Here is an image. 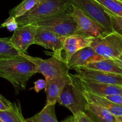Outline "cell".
<instances>
[{
    "label": "cell",
    "instance_id": "1",
    "mask_svg": "<svg viewBox=\"0 0 122 122\" xmlns=\"http://www.w3.org/2000/svg\"><path fill=\"white\" fill-rule=\"evenodd\" d=\"M36 73L34 64L20 54L0 58V77L11 83L17 94L25 90L29 80Z\"/></svg>",
    "mask_w": 122,
    "mask_h": 122
},
{
    "label": "cell",
    "instance_id": "2",
    "mask_svg": "<svg viewBox=\"0 0 122 122\" xmlns=\"http://www.w3.org/2000/svg\"><path fill=\"white\" fill-rule=\"evenodd\" d=\"M67 0H40L30 10L17 18L19 26L31 24L40 19L70 11Z\"/></svg>",
    "mask_w": 122,
    "mask_h": 122
},
{
    "label": "cell",
    "instance_id": "3",
    "mask_svg": "<svg viewBox=\"0 0 122 122\" xmlns=\"http://www.w3.org/2000/svg\"><path fill=\"white\" fill-rule=\"evenodd\" d=\"M83 88L76 76L70 74V78L66 84L58 98V102L75 116L79 112H85L88 103L83 93Z\"/></svg>",
    "mask_w": 122,
    "mask_h": 122
},
{
    "label": "cell",
    "instance_id": "4",
    "mask_svg": "<svg viewBox=\"0 0 122 122\" xmlns=\"http://www.w3.org/2000/svg\"><path fill=\"white\" fill-rule=\"evenodd\" d=\"M20 54L33 63L37 73H41L45 80L69 73L70 69L66 61L62 57L61 52H53L52 57L48 59L32 57L22 52Z\"/></svg>",
    "mask_w": 122,
    "mask_h": 122
},
{
    "label": "cell",
    "instance_id": "5",
    "mask_svg": "<svg viewBox=\"0 0 122 122\" xmlns=\"http://www.w3.org/2000/svg\"><path fill=\"white\" fill-rule=\"evenodd\" d=\"M31 24L54 32L60 36H69L77 32V24L70 11L44 18Z\"/></svg>",
    "mask_w": 122,
    "mask_h": 122
},
{
    "label": "cell",
    "instance_id": "6",
    "mask_svg": "<svg viewBox=\"0 0 122 122\" xmlns=\"http://www.w3.org/2000/svg\"><path fill=\"white\" fill-rule=\"evenodd\" d=\"M90 46L105 58H117L122 55V34L113 31L94 37Z\"/></svg>",
    "mask_w": 122,
    "mask_h": 122
},
{
    "label": "cell",
    "instance_id": "7",
    "mask_svg": "<svg viewBox=\"0 0 122 122\" xmlns=\"http://www.w3.org/2000/svg\"><path fill=\"white\" fill-rule=\"evenodd\" d=\"M71 5L77 7L89 17L102 26L107 33L113 32L110 19L106 8L95 0H67Z\"/></svg>",
    "mask_w": 122,
    "mask_h": 122
},
{
    "label": "cell",
    "instance_id": "8",
    "mask_svg": "<svg viewBox=\"0 0 122 122\" xmlns=\"http://www.w3.org/2000/svg\"><path fill=\"white\" fill-rule=\"evenodd\" d=\"M71 14L77 24L76 33L97 37L104 33H107L102 26L89 17L77 7L72 6Z\"/></svg>",
    "mask_w": 122,
    "mask_h": 122
},
{
    "label": "cell",
    "instance_id": "9",
    "mask_svg": "<svg viewBox=\"0 0 122 122\" xmlns=\"http://www.w3.org/2000/svg\"><path fill=\"white\" fill-rule=\"evenodd\" d=\"M37 28L33 24L19 26L14 31L10 38V42L20 52L27 54L29 47L35 44V37Z\"/></svg>",
    "mask_w": 122,
    "mask_h": 122
},
{
    "label": "cell",
    "instance_id": "10",
    "mask_svg": "<svg viewBox=\"0 0 122 122\" xmlns=\"http://www.w3.org/2000/svg\"><path fill=\"white\" fill-rule=\"evenodd\" d=\"M73 70L78 76L83 78L122 87V74L92 70L85 67H75Z\"/></svg>",
    "mask_w": 122,
    "mask_h": 122
},
{
    "label": "cell",
    "instance_id": "11",
    "mask_svg": "<svg viewBox=\"0 0 122 122\" xmlns=\"http://www.w3.org/2000/svg\"><path fill=\"white\" fill-rule=\"evenodd\" d=\"M74 75L76 76L83 90L88 92L102 97L114 94H122V87L87 79L78 76L77 74Z\"/></svg>",
    "mask_w": 122,
    "mask_h": 122
},
{
    "label": "cell",
    "instance_id": "12",
    "mask_svg": "<svg viewBox=\"0 0 122 122\" xmlns=\"http://www.w3.org/2000/svg\"><path fill=\"white\" fill-rule=\"evenodd\" d=\"M65 39L66 37L60 36L51 31L38 27L34 44L52 50L53 52H62Z\"/></svg>",
    "mask_w": 122,
    "mask_h": 122
},
{
    "label": "cell",
    "instance_id": "13",
    "mask_svg": "<svg viewBox=\"0 0 122 122\" xmlns=\"http://www.w3.org/2000/svg\"><path fill=\"white\" fill-rule=\"evenodd\" d=\"M70 78V74L57 76L45 80V92L46 95V104H56L66 84Z\"/></svg>",
    "mask_w": 122,
    "mask_h": 122
},
{
    "label": "cell",
    "instance_id": "14",
    "mask_svg": "<svg viewBox=\"0 0 122 122\" xmlns=\"http://www.w3.org/2000/svg\"><path fill=\"white\" fill-rule=\"evenodd\" d=\"M94 37L89 36L81 33H75L66 37L63 45L65 52V60L69 61L73 54L81 49L90 46Z\"/></svg>",
    "mask_w": 122,
    "mask_h": 122
},
{
    "label": "cell",
    "instance_id": "15",
    "mask_svg": "<svg viewBox=\"0 0 122 122\" xmlns=\"http://www.w3.org/2000/svg\"><path fill=\"white\" fill-rule=\"evenodd\" d=\"M106 59L97 53L91 46L81 49L72 55L67 63L70 69L78 67H85L92 62Z\"/></svg>",
    "mask_w": 122,
    "mask_h": 122
},
{
    "label": "cell",
    "instance_id": "16",
    "mask_svg": "<svg viewBox=\"0 0 122 122\" xmlns=\"http://www.w3.org/2000/svg\"><path fill=\"white\" fill-rule=\"evenodd\" d=\"M85 113L95 122H116V116L101 106L88 102Z\"/></svg>",
    "mask_w": 122,
    "mask_h": 122
},
{
    "label": "cell",
    "instance_id": "17",
    "mask_svg": "<svg viewBox=\"0 0 122 122\" xmlns=\"http://www.w3.org/2000/svg\"><path fill=\"white\" fill-rule=\"evenodd\" d=\"M83 93L88 102L97 104L104 107L109 111L114 116L122 115V106L110 101L105 97L94 95L85 91H83Z\"/></svg>",
    "mask_w": 122,
    "mask_h": 122
},
{
    "label": "cell",
    "instance_id": "18",
    "mask_svg": "<svg viewBox=\"0 0 122 122\" xmlns=\"http://www.w3.org/2000/svg\"><path fill=\"white\" fill-rule=\"evenodd\" d=\"M85 67L92 70L122 74V69L112 59L106 58L100 61L92 62Z\"/></svg>",
    "mask_w": 122,
    "mask_h": 122
},
{
    "label": "cell",
    "instance_id": "19",
    "mask_svg": "<svg viewBox=\"0 0 122 122\" xmlns=\"http://www.w3.org/2000/svg\"><path fill=\"white\" fill-rule=\"evenodd\" d=\"M56 104H46L39 113L26 119V122H58L56 114Z\"/></svg>",
    "mask_w": 122,
    "mask_h": 122
},
{
    "label": "cell",
    "instance_id": "20",
    "mask_svg": "<svg viewBox=\"0 0 122 122\" xmlns=\"http://www.w3.org/2000/svg\"><path fill=\"white\" fill-rule=\"evenodd\" d=\"M0 119L4 122H26L19 102L12 103L10 109L0 111Z\"/></svg>",
    "mask_w": 122,
    "mask_h": 122
},
{
    "label": "cell",
    "instance_id": "21",
    "mask_svg": "<svg viewBox=\"0 0 122 122\" xmlns=\"http://www.w3.org/2000/svg\"><path fill=\"white\" fill-rule=\"evenodd\" d=\"M20 51L11 44L10 38H0V58L20 55Z\"/></svg>",
    "mask_w": 122,
    "mask_h": 122
},
{
    "label": "cell",
    "instance_id": "22",
    "mask_svg": "<svg viewBox=\"0 0 122 122\" xmlns=\"http://www.w3.org/2000/svg\"><path fill=\"white\" fill-rule=\"evenodd\" d=\"M40 0H23L16 7L9 11V16H13L15 19L25 14L30 10Z\"/></svg>",
    "mask_w": 122,
    "mask_h": 122
},
{
    "label": "cell",
    "instance_id": "23",
    "mask_svg": "<svg viewBox=\"0 0 122 122\" xmlns=\"http://www.w3.org/2000/svg\"><path fill=\"white\" fill-rule=\"evenodd\" d=\"M112 13L122 17V1L119 0H95Z\"/></svg>",
    "mask_w": 122,
    "mask_h": 122
},
{
    "label": "cell",
    "instance_id": "24",
    "mask_svg": "<svg viewBox=\"0 0 122 122\" xmlns=\"http://www.w3.org/2000/svg\"><path fill=\"white\" fill-rule=\"evenodd\" d=\"M106 10L110 19L113 30L122 34V17L112 13L106 8Z\"/></svg>",
    "mask_w": 122,
    "mask_h": 122
},
{
    "label": "cell",
    "instance_id": "25",
    "mask_svg": "<svg viewBox=\"0 0 122 122\" xmlns=\"http://www.w3.org/2000/svg\"><path fill=\"white\" fill-rule=\"evenodd\" d=\"M19 27V25L16 19L13 16H9V17L5 20L1 25L0 27H6L10 32H13Z\"/></svg>",
    "mask_w": 122,
    "mask_h": 122
},
{
    "label": "cell",
    "instance_id": "26",
    "mask_svg": "<svg viewBox=\"0 0 122 122\" xmlns=\"http://www.w3.org/2000/svg\"><path fill=\"white\" fill-rule=\"evenodd\" d=\"M74 116L75 122H95L85 112H79Z\"/></svg>",
    "mask_w": 122,
    "mask_h": 122
},
{
    "label": "cell",
    "instance_id": "27",
    "mask_svg": "<svg viewBox=\"0 0 122 122\" xmlns=\"http://www.w3.org/2000/svg\"><path fill=\"white\" fill-rule=\"evenodd\" d=\"M12 103L0 94V111H5L11 107Z\"/></svg>",
    "mask_w": 122,
    "mask_h": 122
},
{
    "label": "cell",
    "instance_id": "28",
    "mask_svg": "<svg viewBox=\"0 0 122 122\" xmlns=\"http://www.w3.org/2000/svg\"><path fill=\"white\" fill-rule=\"evenodd\" d=\"M108 99L110 101L122 106V94H114V95H107L104 97Z\"/></svg>",
    "mask_w": 122,
    "mask_h": 122
},
{
    "label": "cell",
    "instance_id": "29",
    "mask_svg": "<svg viewBox=\"0 0 122 122\" xmlns=\"http://www.w3.org/2000/svg\"><path fill=\"white\" fill-rule=\"evenodd\" d=\"M45 85H46V81H45V80L39 79L34 82L33 89H35L36 92L38 93L41 90L45 89Z\"/></svg>",
    "mask_w": 122,
    "mask_h": 122
},
{
    "label": "cell",
    "instance_id": "30",
    "mask_svg": "<svg viewBox=\"0 0 122 122\" xmlns=\"http://www.w3.org/2000/svg\"><path fill=\"white\" fill-rule=\"evenodd\" d=\"M112 60H113L122 69V55L119 56L117 58H113V59Z\"/></svg>",
    "mask_w": 122,
    "mask_h": 122
},
{
    "label": "cell",
    "instance_id": "31",
    "mask_svg": "<svg viewBox=\"0 0 122 122\" xmlns=\"http://www.w3.org/2000/svg\"><path fill=\"white\" fill-rule=\"evenodd\" d=\"M61 122H75V119H74V116H71L69 117L67 119H66L65 120H63Z\"/></svg>",
    "mask_w": 122,
    "mask_h": 122
},
{
    "label": "cell",
    "instance_id": "32",
    "mask_svg": "<svg viewBox=\"0 0 122 122\" xmlns=\"http://www.w3.org/2000/svg\"><path fill=\"white\" fill-rule=\"evenodd\" d=\"M116 122H122V115L116 116Z\"/></svg>",
    "mask_w": 122,
    "mask_h": 122
},
{
    "label": "cell",
    "instance_id": "33",
    "mask_svg": "<svg viewBox=\"0 0 122 122\" xmlns=\"http://www.w3.org/2000/svg\"><path fill=\"white\" fill-rule=\"evenodd\" d=\"M0 122H3L2 120H1V119H0Z\"/></svg>",
    "mask_w": 122,
    "mask_h": 122
},
{
    "label": "cell",
    "instance_id": "34",
    "mask_svg": "<svg viewBox=\"0 0 122 122\" xmlns=\"http://www.w3.org/2000/svg\"><path fill=\"white\" fill-rule=\"evenodd\" d=\"M119 1H122V0H119Z\"/></svg>",
    "mask_w": 122,
    "mask_h": 122
},
{
    "label": "cell",
    "instance_id": "35",
    "mask_svg": "<svg viewBox=\"0 0 122 122\" xmlns=\"http://www.w3.org/2000/svg\"></svg>",
    "mask_w": 122,
    "mask_h": 122
}]
</instances>
